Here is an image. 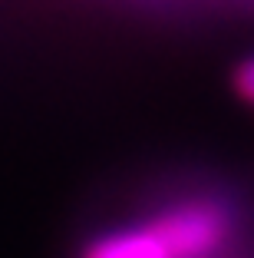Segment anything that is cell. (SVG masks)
I'll list each match as a JSON object with an SVG mask.
<instances>
[{"label":"cell","instance_id":"cell-2","mask_svg":"<svg viewBox=\"0 0 254 258\" xmlns=\"http://www.w3.org/2000/svg\"><path fill=\"white\" fill-rule=\"evenodd\" d=\"M76 258H175V251L165 245L149 219H135L126 225L103 228L82 242Z\"/></svg>","mask_w":254,"mask_h":258},{"label":"cell","instance_id":"cell-1","mask_svg":"<svg viewBox=\"0 0 254 258\" xmlns=\"http://www.w3.org/2000/svg\"><path fill=\"white\" fill-rule=\"evenodd\" d=\"M155 225L175 258H231L241 242V209L218 185H179L152 205Z\"/></svg>","mask_w":254,"mask_h":258},{"label":"cell","instance_id":"cell-3","mask_svg":"<svg viewBox=\"0 0 254 258\" xmlns=\"http://www.w3.org/2000/svg\"><path fill=\"white\" fill-rule=\"evenodd\" d=\"M231 90H234V96H238L241 103H247V106L254 109V56H247V60H241L238 67H234Z\"/></svg>","mask_w":254,"mask_h":258}]
</instances>
